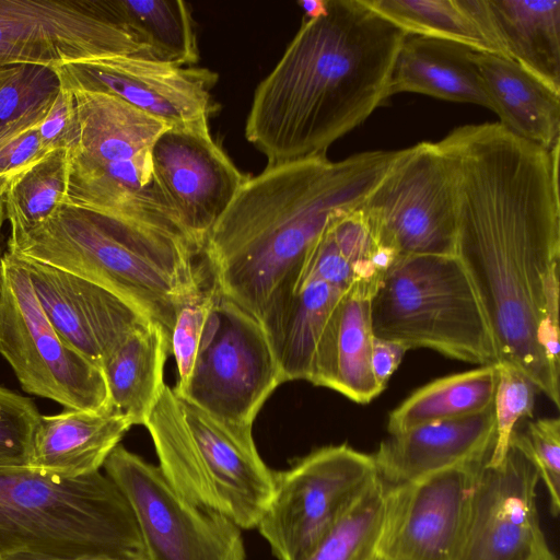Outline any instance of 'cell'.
<instances>
[{"instance_id": "6da1fadb", "label": "cell", "mask_w": 560, "mask_h": 560, "mask_svg": "<svg viewBox=\"0 0 560 560\" xmlns=\"http://www.w3.org/2000/svg\"><path fill=\"white\" fill-rule=\"evenodd\" d=\"M456 200L455 256L487 317L498 362L560 407L559 145L544 149L500 122L466 125L438 142Z\"/></svg>"}, {"instance_id": "7a4b0ae2", "label": "cell", "mask_w": 560, "mask_h": 560, "mask_svg": "<svg viewBox=\"0 0 560 560\" xmlns=\"http://www.w3.org/2000/svg\"><path fill=\"white\" fill-rule=\"evenodd\" d=\"M406 34L363 0H327L325 14L303 20L257 85L246 140L267 165L326 155L388 98Z\"/></svg>"}, {"instance_id": "3957f363", "label": "cell", "mask_w": 560, "mask_h": 560, "mask_svg": "<svg viewBox=\"0 0 560 560\" xmlns=\"http://www.w3.org/2000/svg\"><path fill=\"white\" fill-rule=\"evenodd\" d=\"M402 150L267 165L211 229L200 260L219 292L261 323L336 217L358 208Z\"/></svg>"}, {"instance_id": "277c9868", "label": "cell", "mask_w": 560, "mask_h": 560, "mask_svg": "<svg viewBox=\"0 0 560 560\" xmlns=\"http://www.w3.org/2000/svg\"><path fill=\"white\" fill-rule=\"evenodd\" d=\"M7 250L108 290L168 335L177 307L208 273L185 238L150 223L58 205Z\"/></svg>"}, {"instance_id": "5b68a950", "label": "cell", "mask_w": 560, "mask_h": 560, "mask_svg": "<svg viewBox=\"0 0 560 560\" xmlns=\"http://www.w3.org/2000/svg\"><path fill=\"white\" fill-rule=\"evenodd\" d=\"M60 77L72 93L77 115L66 148L61 205L137 219L192 245L153 166V145L171 126L115 95Z\"/></svg>"}, {"instance_id": "8992f818", "label": "cell", "mask_w": 560, "mask_h": 560, "mask_svg": "<svg viewBox=\"0 0 560 560\" xmlns=\"http://www.w3.org/2000/svg\"><path fill=\"white\" fill-rule=\"evenodd\" d=\"M16 552L148 560L135 513L107 475L0 466V556Z\"/></svg>"}, {"instance_id": "52a82bcc", "label": "cell", "mask_w": 560, "mask_h": 560, "mask_svg": "<svg viewBox=\"0 0 560 560\" xmlns=\"http://www.w3.org/2000/svg\"><path fill=\"white\" fill-rule=\"evenodd\" d=\"M144 427L159 467L189 503L256 528L275 490V471L260 457L252 425L219 419L180 400L165 385Z\"/></svg>"}, {"instance_id": "ba28073f", "label": "cell", "mask_w": 560, "mask_h": 560, "mask_svg": "<svg viewBox=\"0 0 560 560\" xmlns=\"http://www.w3.org/2000/svg\"><path fill=\"white\" fill-rule=\"evenodd\" d=\"M371 320L374 337L409 349L480 365L498 362L487 317L456 256L399 257L372 298Z\"/></svg>"}, {"instance_id": "9c48e42d", "label": "cell", "mask_w": 560, "mask_h": 560, "mask_svg": "<svg viewBox=\"0 0 560 560\" xmlns=\"http://www.w3.org/2000/svg\"><path fill=\"white\" fill-rule=\"evenodd\" d=\"M0 354L25 392L68 409L112 411L102 369L57 335L27 271L7 249L0 257Z\"/></svg>"}, {"instance_id": "30bf717a", "label": "cell", "mask_w": 560, "mask_h": 560, "mask_svg": "<svg viewBox=\"0 0 560 560\" xmlns=\"http://www.w3.org/2000/svg\"><path fill=\"white\" fill-rule=\"evenodd\" d=\"M377 477L372 455L347 444L319 447L275 471L256 528L278 560H305Z\"/></svg>"}, {"instance_id": "8fae6325", "label": "cell", "mask_w": 560, "mask_h": 560, "mask_svg": "<svg viewBox=\"0 0 560 560\" xmlns=\"http://www.w3.org/2000/svg\"><path fill=\"white\" fill-rule=\"evenodd\" d=\"M359 208L376 243L398 257L455 256L454 180L438 143L402 149Z\"/></svg>"}, {"instance_id": "7c38bea8", "label": "cell", "mask_w": 560, "mask_h": 560, "mask_svg": "<svg viewBox=\"0 0 560 560\" xmlns=\"http://www.w3.org/2000/svg\"><path fill=\"white\" fill-rule=\"evenodd\" d=\"M282 383L279 361L262 325L221 294L214 324L188 383L175 395L219 419L253 427Z\"/></svg>"}, {"instance_id": "4fadbf2b", "label": "cell", "mask_w": 560, "mask_h": 560, "mask_svg": "<svg viewBox=\"0 0 560 560\" xmlns=\"http://www.w3.org/2000/svg\"><path fill=\"white\" fill-rule=\"evenodd\" d=\"M103 466L135 513L148 560H245L241 528L183 499L159 466L119 444Z\"/></svg>"}, {"instance_id": "5bb4252c", "label": "cell", "mask_w": 560, "mask_h": 560, "mask_svg": "<svg viewBox=\"0 0 560 560\" xmlns=\"http://www.w3.org/2000/svg\"><path fill=\"white\" fill-rule=\"evenodd\" d=\"M144 48L95 0H0V66L74 65Z\"/></svg>"}, {"instance_id": "9a60e30c", "label": "cell", "mask_w": 560, "mask_h": 560, "mask_svg": "<svg viewBox=\"0 0 560 560\" xmlns=\"http://www.w3.org/2000/svg\"><path fill=\"white\" fill-rule=\"evenodd\" d=\"M477 462L388 486L383 560H458Z\"/></svg>"}, {"instance_id": "2e32d148", "label": "cell", "mask_w": 560, "mask_h": 560, "mask_svg": "<svg viewBox=\"0 0 560 560\" xmlns=\"http://www.w3.org/2000/svg\"><path fill=\"white\" fill-rule=\"evenodd\" d=\"M156 177L192 245L206 240L250 175L212 138L209 124L171 126L155 141Z\"/></svg>"}, {"instance_id": "e0dca14e", "label": "cell", "mask_w": 560, "mask_h": 560, "mask_svg": "<svg viewBox=\"0 0 560 560\" xmlns=\"http://www.w3.org/2000/svg\"><path fill=\"white\" fill-rule=\"evenodd\" d=\"M68 81L115 95L170 126L209 124L219 109L218 73L141 55H119L56 67Z\"/></svg>"}, {"instance_id": "ac0fdd59", "label": "cell", "mask_w": 560, "mask_h": 560, "mask_svg": "<svg viewBox=\"0 0 560 560\" xmlns=\"http://www.w3.org/2000/svg\"><path fill=\"white\" fill-rule=\"evenodd\" d=\"M538 475L515 447L498 466L483 463L458 560H527L547 542L537 509Z\"/></svg>"}, {"instance_id": "d6986e66", "label": "cell", "mask_w": 560, "mask_h": 560, "mask_svg": "<svg viewBox=\"0 0 560 560\" xmlns=\"http://www.w3.org/2000/svg\"><path fill=\"white\" fill-rule=\"evenodd\" d=\"M15 257L27 271L57 335L100 369L130 335L151 322L94 282L35 259Z\"/></svg>"}, {"instance_id": "ffe728a7", "label": "cell", "mask_w": 560, "mask_h": 560, "mask_svg": "<svg viewBox=\"0 0 560 560\" xmlns=\"http://www.w3.org/2000/svg\"><path fill=\"white\" fill-rule=\"evenodd\" d=\"M494 433L492 405L477 415L389 434L372 456L381 479L388 486H398L487 459Z\"/></svg>"}, {"instance_id": "44dd1931", "label": "cell", "mask_w": 560, "mask_h": 560, "mask_svg": "<svg viewBox=\"0 0 560 560\" xmlns=\"http://www.w3.org/2000/svg\"><path fill=\"white\" fill-rule=\"evenodd\" d=\"M373 295L360 287L345 294L320 341L310 378L358 404H369L384 390L372 371Z\"/></svg>"}, {"instance_id": "7402d4cb", "label": "cell", "mask_w": 560, "mask_h": 560, "mask_svg": "<svg viewBox=\"0 0 560 560\" xmlns=\"http://www.w3.org/2000/svg\"><path fill=\"white\" fill-rule=\"evenodd\" d=\"M131 427L113 410L91 412L66 408L56 415H40L28 466L66 477L93 474Z\"/></svg>"}, {"instance_id": "603a6c76", "label": "cell", "mask_w": 560, "mask_h": 560, "mask_svg": "<svg viewBox=\"0 0 560 560\" xmlns=\"http://www.w3.org/2000/svg\"><path fill=\"white\" fill-rule=\"evenodd\" d=\"M472 59L500 124L544 149L559 145L560 93L512 59L475 50Z\"/></svg>"}, {"instance_id": "cb8c5ba5", "label": "cell", "mask_w": 560, "mask_h": 560, "mask_svg": "<svg viewBox=\"0 0 560 560\" xmlns=\"http://www.w3.org/2000/svg\"><path fill=\"white\" fill-rule=\"evenodd\" d=\"M472 51L456 42L406 34L392 69L388 97L412 92L491 109Z\"/></svg>"}, {"instance_id": "d4e9b609", "label": "cell", "mask_w": 560, "mask_h": 560, "mask_svg": "<svg viewBox=\"0 0 560 560\" xmlns=\"http://www.w3.org/2000/svg\"><path fill=\"white\" fill-rule=\"evenodd\" d=\"M170 337L149 322L130 335L102 366L110 408L131 425H144L165 387Z\"/></svg>"}, {"instance_id": "484cf974", "label": "cell", "mask_w": 560, "mask_h": 560, "mask_svg": "<svg viewBox=\"0 0 560 560\" xmlns=\"http://www.w3.org/2000/svg\"><path fill=\"white\" fill-rule=\"evenodd\" d=\"M407 34L463 44L508 58L487 0H363ZM510 59V58H509Z\"/></svg>"}, {"instance_id": "4316f807", "label": "cell", "mask_w": 560, "mask_h": 560, "mask_svg": "<svg viewBox=\"0 0 560 560\" xmlns=\"http://www.w3.org/2000/svg\"><path fill=\"white\" fill-rule=\"evenodd\" d=\"M506 56L560 93V0H487Z\"/></svg>"}, {"instance_id": "83f0119b", "label": "cell", "mask_w": 560, "mask_h": 560, "mask_svg": "<svg viewBox=\"0 0 560 560\" xmlns=\"http://www.w3.org/2000/svg\"><path fill=\"white\" fill-rule=\"evenodd\" d=\"M122 25L149 58L191 67L199 61L197 35L189 5L180 0H95Z\"/></svg>"}, {"instance_id": "f1b7e54d", "label": "cell", "mask_w": 560, "mask_h": 560, "mask_svg": "<svg viewBox=\"0 0 560 560\" xmlns=\"http://www.w3.org/2000/svg\"><path fill=\"white\" fill-rule=\"evenodd\" d=\"M497 382V363L434 380L389 413L387 431L396 434L431 422L480 413L493 405Z\"/></svg>"}, {"instance_id": "f546056e", "label": "cell", "mask_w": 560, "mask_h": 560, "mask_svg": "<svg viewBox=\"0 0 560 560\" xmlns=\"http://www.w3.org/2000/svg\"><path fill=\"white\" fill-rule=\"evenodd\" d=\"M62 88L55 67L0 66V147L39 127Z\"/></svg>"}, {"instance_id": "4dcf8cb0", "label": "cell", "mask_w": 560, "mask_h": 560, "mask_svg": "<svg viewBox=\"0 0 560 560\" xmlns=\"http://www.w3.org/2000/svg\"><path fill=\"white\" fill-rule=\"evenodd\" d=\"M387 494L378 476L305 560H378Z\"/></svg>"}, {"instance_id": "1f68e13d", "label": "cell", "mask_w": 560, "mask_h": 560, "mask_svg": "<svg viewBox=\"0 0 560 560\" xmlns=\"http://www.w3.org/2000/svg\"><path fill=\"white\" fill-rule=\"evenodd\" d=\"M66 166V149H60L9 178L5 190L9 240L27 233L61 205Z\"/></svg>"}, {"instance_id": "d6a6232c", "label": "cell", "mask_w": 560, "mask_h": 560, "mask_svg": "<svg viewBox=\"0 0 560 560\" xmlns=\"http://www.w3.org/2000/svg\"><path fill=\"white\" fill-rule=\"evenodd\" d=\"M220 295L209 278L176 310L170 331V349L177 370L175 394L188 383L196 359L214 324Z\"/></svg>"}, {"instance_id": "836d02e7", "label": "cell", "mask_w": 560, "mask_h": 560, "mask_svg": "<svg viewBox=\"0 0 560 560\" xmlns=\"http://www.w3.org/2000/svg\"><path fill=\"white\" fill-rule=\"evenodd\" d=\"M498 382L493 399L495 433L486 460L489 466L500 465L509 450L515 427L521 419L532 418L538 388L515 366L497 362Z\"/></svg>"}, {"instance_id": "e575fe53", "label": "cell", "mask_w": 560, "mask_h": 560, "mask_svg": "<svg viewBox=\"0 0 560 560\" xmlns=\"http://www.w3.org/2000/svg\"><path fill=\"white\" fill-rule=\"evenodd\" d=\"M510 446L520 451L534 466L549 498L550 513L560 511V419L529 421L524 431H514Z\"/></svg>"}, {"instance_id": "d590c367", "label": "cell", "mask_w": 560, "mask_h": 560, "mask_svg": "<svg viewBox=\"0 0 560 560\" xmlns=\"http://www.w3.org/2000/svg\"><path fill=\"white\" fill-rule=\"evenodd\" d=\"M40 413L35 404L0 385V466H28Z\"/></svg>"}, {"instance_id": "8d00e7d4", "label": "cell", "mask_w": 560, "mask_h": 560, "mask_svg": "<svg viewBox=\"0 0 560 560\" xmlns=\"http://www.w3.org/2000/svg\"><path fill=\"white\" fill-rule=\"evenodd\" d=\"M75 119L72 93L62 81L57 100L39 126L40 143L46 154L67 148L75 127Z\"/></svg>"}, {"instance_id": "74e56055", "label": "cell", "mask_w": 560, "mask_h": 560, "mask_svg": "<svg viewBox=\"0 0 560 560\" xmlns=\"http://www.w3.org/2000/svg\"><path fill=\"white\" fill-rule=\"evenodd\" d=\"M39 127L28 130L0 147V177H12L45 158Z\"/></svg>"}, {"instance_id": "f35d334b", "label": "cell", "mask_w": 560, "mask_h": 560, "mask_svg": "<svg viewBox=\"0 0 560 560\" xmlns=\"http://www.w3.org/2000/svg\"><path fill=\"white\" fill-rule=\"evenodd\" d=\"M409 348L398 341L374 337L372 371L377 384L385 389L390 376L401 363Z\"/></svg>"}, {"instance_id": "ab89813d", "label": "cell", "mask_w": 560, "mask_h": 560, "mask_svg": "<svg viewBox=\"0 0 560 560\" xmlns=\"http://www.w3.org/2000/svg\"><path fill=\"white\" fill-rule=\"evenodd\" d=\"M0 560H119L109 557H80V558H56L27 552H16L0 556Z\"/></svg>"}, {"instance_id": "60d3db41", "label": "cell", "mask_w": 560, "mask_h": 560, "mask_svg": "<svg viewBox=\"0 0 560 560\" xmlns=\"http://www.w3.org/2000/svg\"><path fill=\"white\" fill-rule=\"evenodd\" d=\"M299 5L305 13V19H315L325 14L327 10V0H303Z\"/></svg>"}, {"instance_id": "b9f144b4", "label": "cell", "mask_w": 560, "mask_h": 560, "mask_svg": "<svg viewBox=\"0 0 560 560\" xmlns=\"http://www.w3.org/2000/svg\"><path fill=\"white\" fill-rule=\"evenodd\" d=\"M8 177H0V244L2 241V229L7 221L5 210V190L8 186Z\"/></svg>"}, {"instance_id": "7bdbcfd3", "label": "cell", "mask_w": 560, "mask_h": 560, "mask_svg": "<svg viewBox=\"0 0 560 560\" xmlns=\"http://www.w3.org/2000/svg\"><path fill=\"white\" fill-rule=\"evenodd\" d=\"M527 560H558L546 542Z\"/></svg>"}, {"instance_id": "ee69618b", "label": "cell", "mask_w": 560, "mask_h": 560, "mask_svg": "<svg viewBox=\"0 0 560 560\" xmlns=\"http://www.w3.org/2000/svg\"><path fill=\"white\" fill-rule=\"evenodd\" d=\"M3 252H1V244H0V257L2 256Z\"/></svg>"}, {"instance_id": "f6af8a7d", "label": "cell", "mask_w": 560, "mask_h": 560, "mask_svg": "<svg viewBox=\"0 0 560 560\" xmlns=\"http://www.w3.org/2000/svg\"><path fill=\"white\" fill-rule=\"evenodd\" d=\"M378 560H383V559H378Z\"/></svg>"}]
</instances>
